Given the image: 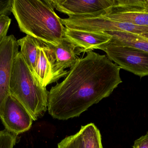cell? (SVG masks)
Returning <instances> with one entry per match:
<instances>
[{
	"instance_id": "6da1fadb",
	"label": "cell",
	"mask_w": 148,
	"mask_h": 148,
	"mask_svg": "<svg viewBox=\"0 0 148 148\" xmlns=\"http://www.w3.org/2000/svg\"><path fill=\"white\" fill-rule=\"evenodd\" d=\"M78 58L67 75L49 92L48 111L55 119L78 117L109 96L122 83L121 68L107 55L93 51Z\"/></svg>"
},
{
	"instance_id": "7a4b0ae2",
	"label": "cell",
	"mask_w": 148,
	"mask_h": 148,
	"mask_svg": "<svg viewBox=\"0 0 148 148\" xmlns=\"http://www.w3.org/2000/svg\"><path fill=\"white\" fill-rule=\"evenodd\" d=\"M50 0H14L12 13L22 32L45 44L64 40L65 27Z\"/></svg>"
},
{
	"instance_id": "3957f363",
	"label": "cell",
	"mask_w": 148,
	"mask_h": 148,
	"mask_svg": "<svg viewBox=\"0 0 148 148\" xmlns=\"http://www.w3.org/2000/svg\"><path fill=\"white\" fill-rule=\"evenodd\" d=\"M10 87V94L27 109L33 121L48 110L49 91L38 82L20 52L13 65Z\"/></svg>"
},
{
	"instance_id": "277c9868",
	"label": "cell",
	"mask_w": 148,
	"mask_h": 148,
	"mask_svg": "<svg viewBox=\"0 0 148 148\" xmlns=\"http://www.w3.org/2000/svg\"><path fill=\"white\" fill-rule=\"evenodd\" d=\"M121 69L140 77L148 76V53L136 48L110 43L99 48Z\"/></svg>"
},
{
	"instance_id": "5b68a950",
	"label": "cell",
	"mask_w": 148,
	"mask_h": 148,
	"mask_svg": "<svg viewBox=\"0 0 148 148\" xmlns=\"http://www.w3.org/2000/svg\"><path fill=\"white\" fill-rule=\"evenodd\" d=\"M69 27L71 28L95 32H124L148 37V26L116 21L102 16L72 17L69 21Z\"/></svg>"
},
{
	"instance_id": "8992f818",
	"label": "cell",
	"mask_w": 148,
	"mask_h": 148,
	"mask_svg": "<svg viewBox=\"0 0 148 148\" xmlns=\"http://www.w3.org/2000/svg\"><path fill=\"white\" fill-rule=\"evenodd\" d=\"M54 8L71 17H93L112 12L115 0H50Z\"/></svg>"
},
{
	"instance_id": "52a82bcc",
	"label": "cell",
	"mask_w": 148,
	"mask_h": 148,
	"mask_svg": "<svg viewBox=\"0 0 148 148\" xmlns=\"http://www.w3.org/2000/svg\"><path fill=\"white\" fill-rule=\"evenodd\" d=\"M19 46L13 35L7 36L0 42V113L10 95V78Z\"/></svg>"
},
{
	"instance_id": "ba28073f",
	"label": "cell",
	"mask_w": 148,
	"mask_h": 148,
	"mask_svg": "<svg viewBox=\"0 0 148 148\" xmlns=\"http://www.w3.org/2000/svg\"><path fill=\"white\" fill-rule=\"evenodd\" d=\"M0 119L5 129L17 136L29 130L33 122L27 109L11 95L3 105Z\"/></svg>"
},
{
	"instance_id": "9c48e42d",
	"label": "cell",
	"mask_w": 148,
	"mask_h": 148,
	"mask_svg": "<svg viewBox=\"0 0 148 148\" xmlns=\"http://www.w3.org/2000/svg\"><path fill=\"white\" fill-rule=\"evenodd\" d=\"M68 71L62 70L57 67L51 50L42 43L39 49V54L33 74L42 87L57 82L62 77H66Z\"/></svg>"
},
{
	"instance_id": "30bf717a",
	"label": "cell",
	"mask_w": 148,
	"mask_h": 148,
	"mask_svg": "<svg viewBox=\"0 0 148 148\" xmlns=\"http://www.w3.org/2000/svg\"><path fill=\"white\" fill-rule=\"evenodd\" d=\"M64 39L78 49L79 53L92 51L110 43L111 36L104 32H95L65 27Z\"/></svg>"
},
{
	"instance_id": "8fae6325",
	"label": "cell",
	"mask_w": 148,
	"mask_h": 148,
	"mask_svg": "<svg viewBox=\"0 0 148 148\" xmlns=\"http://www.w3.org/2000/svg\"><path fill=\"white\" fill-rule=\"evenodd\" d=\"M51 50L56 60L57 67L61 70L72 67L78 59V49L64 39L59 45L46 44Z\"/></svg>"
},
{
	"instance_id": "7c38bea8",
	"label": "cell",
	"mask_w": 148,
	"mask_h": 148,
	"mask_svg": "<svg viewBox=\"0 0 148 148\" xmlns=\"http://www.w3.org/2000/svg\"><path fill=\"white\" fill-rule=\"evenodd\" d=\"M17 43L21 47V54L33 74L39 56V49L42 45V42L27 35L17 40Z\"/></svg>"
},
{
	"instance_id": "4fadbf2b",
	"label": "cell",
	"mask_w": 148,
	"mask_h": 148,
	"mask_svg": "<svg viewBox=\"0 0 148 148\" xmlns=\"http://www.w3.org/2000/svg\"><path fill=\"white\" fill-rule=\"evenodd\" d=\"M103 32L111 36V43L120 46L136 48L148 53V37L124 32Z\"/></svg>"
},
{
	"instance_id": "5bb4252c",
	"label": "cell",
	"mask_w": 148,
	"mask_h": 148,
	"mask_svg": "<svg viewBox=\"0 0 148 148\" xmlns=\"http://www.w3.org/2000/svg\"><path fill=\"white\" fill-rule=\"evenodd\" d=\"M102 16L116 21L148 26V13L145 11H112L110 14Z\"/></svg>"
},
{
	"instance_id": "9a60e30c",
	"label": "cell",
	"mask_w": 148,
	"mask_h": 148,
	"mask_svg": "<svg viewBox=\"0 0 148 148\" xmlns=\"http://www.w3.org/2000/svg\"><path fill=\"white\" fill-rule=\"evenodd\" d=\"M78 132L82 140L84 148H103L101 133L94 123L82 126Z\"/></svg>"
},
{
	"instance_id": "2e32d148",
	"label": "cell",
	"mask_w": 148,
	"mask_h": 148,
	"mask_svg": "<svg viewBox=\"0 0 148 148\" xmlns=\"http://www.w3.org/2000/svg\"><path fill=\"white\" fill-rule=\"evenodd\" d=\"M57 148H84L83 142L79 132L67 136L59 142Z\"/></svg>"
},
{
	"instance_id": "e0dca14e",
	"label": "cell",
	"mask_w": 148,
	"mask_h": 148,
	"mask_svg": "<svg viewBox=\"0 0 148 148\" xmlns=\"http://www.w3.org/2000/svg\"><path fill=\"white\" fill-rule=\"evenodd\" d=\"M17 136L5 129L0 131V148H14Z\"/></svg>"
},
{
	"instance_id": "ac0fdd59",
	"label": "cell",
	"mask_w": 148,
	"mask_h": 148,
	"mask_svg": "<svg viewBox=\"0 0 148 148\" xmlns=\"http://www.w3.org/2000/svg\"><path fill=\"white\" fill-rule=\"evenodd\" d=\"M11 19L6 15L0 16V42L7 36Z\"/></svg>"
},
{
	"instance_id": "d6986e66",
	"label": "cell",
	"mask_w": 148,
	"mask_h": 148,
	"mask_svg": "<svg viewBox=\"0 0 148 148\" xmlns=\"http://www.w3.org/2000/svg\"><path fill=\"white\" fill-rule=\"evenodd\" d=\"M14 0L0 1V16H8L12 13Z\"/></svg>"
},
{
	"instance_id": "ffe728a7",
	"label": "cell",
	"mask_w": 148,
	"mask_h": 148,
	"mask_svg": "<svg viewBox=\"0 0 148 148\" xmlns=\"http://www.w3.org/2000/svg\"><path fill=\"white\" fill-rule=\"evenodd\" d=\"M133 148H148V132L135 141Z\"/></svg>"
}]
</instances>
